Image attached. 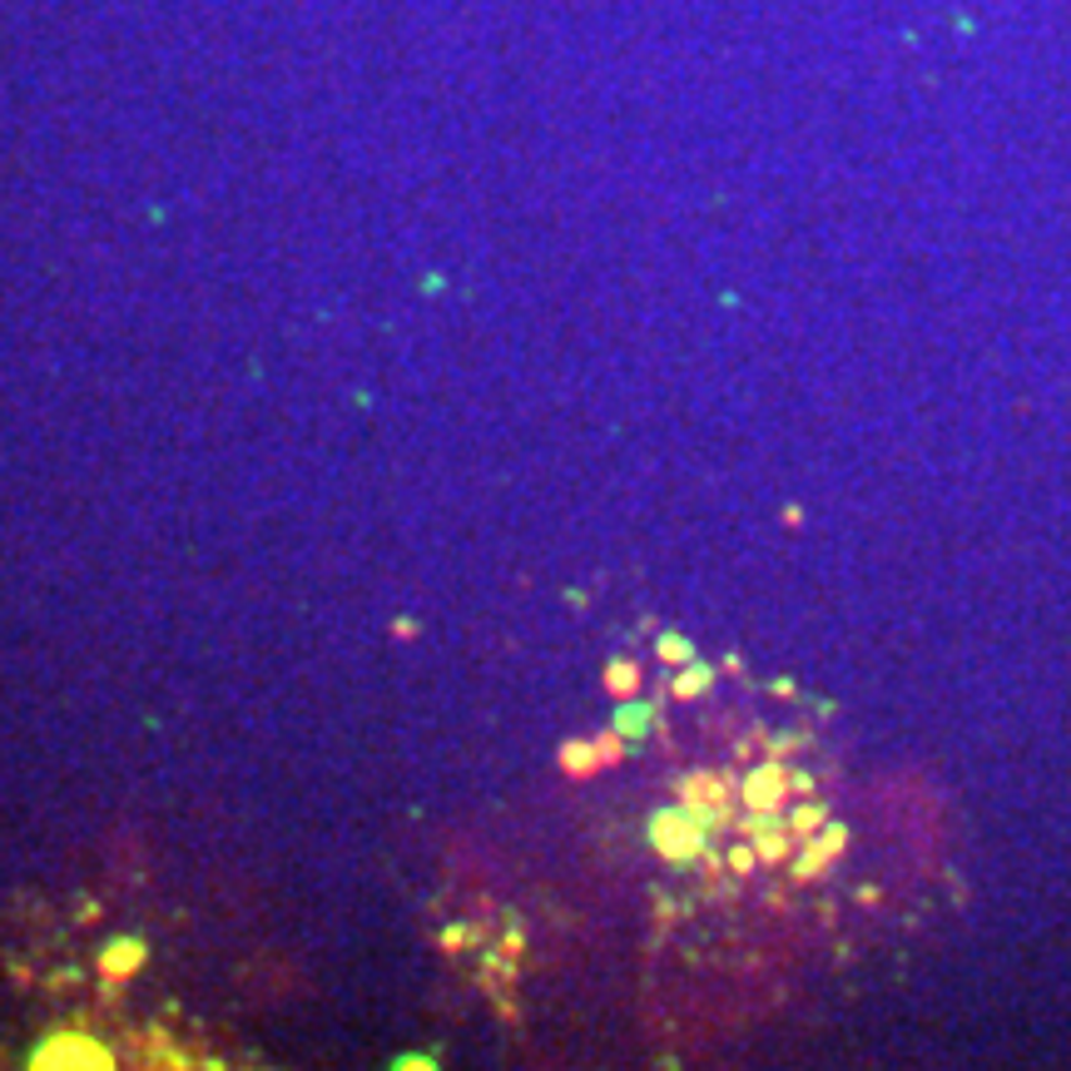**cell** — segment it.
Here are the masks:
<instances>
[{
  "instance_id": "cell-9",
  "label": "cell",
  "mask_w": 1071,
  "mask_h": 1071,
  "mask_svg": "<svg viewBox=\"0 0 1071 1071\" xmlns=\"http://www.w3.org/2000/svg\"><path fill=\"white\" fill-rule=\"evenodd\" d=\"M645 724H650V710H640V705H631V710H621V734H640Z\"/></svg>"
},
{
  "instance_id": "cell-1",
  "label": "cell",
  "mask_w": 1071,
  "mask_h": 1071,
  "mask_svg": "<svg viewBox=\"0 0 1071 1071\" xmlns=\"http://www.w3.org/2000/svg\"><path fill=\"white\" fill-rule=\"evenodd\" d=\"M655 844H660V854L670 858H689L699 844H705V829H699L695 809H675V813H660L655 819Z\"/></svg>"
},
{
  "instance_id": "cell-7",
  "label": "cell",
  "mask_w": 1071,
  "mask_h": 1071,
  "mask_svg": "<svg viewBox=\"0 0 1071 1071\" xmlns=\"http://www.w3.org/2000/svg\"><path fill=\"white\" fill-rule=\"evenodd\" d=\"M561 764L571 769V774H581V769H596V755H590L586 745H565L561 749Z\"/></svg>"
},
{
  "instance_id": "cell-8",
  "label": "cell",
  "mask_w": 1071,
  "mask_h": 1071,
  "mask_svg": "<svg viewBox=\"0 0 1071 1071\" xmlns=\"http://www.w3.org/2000/svg\"><path fill=\"white\" fill-rule=\"evenodd\" d=\"M705 685H710V670L699 665V670H689V675L680 680V685H675V695H680V699H689V695H699V689H705Z\"/></svg>"
},
{
  "instance_id": "cell-10",
  "label": "cell",
  "mask_w": 1071,
  "mask_h": 1071,
  "mask_svg": "<svg viewBox=\"0 0 1071 1071\" xmlns=\"http://www.w3.org/2000/svg\"><path fill=\"white\" fill-rule=\"evenodd\" d=\"M819 823H823V809H813V804H804V809L794 813V829H799V834H813Z\"/></svg>"
},
{
  "instance_id": "cell-12",
  "label": "cell",
  "mask_w": 1071,
  "mask_h": 1071,
  "mask_svg": "<svg viewBox=\"0 0 1071 1071\" xmlns=\"http://www.w3.org/2000/svg\"><path fill=\"white\" fill-rule=\"evenodd\" d=\"M759 848H764V858H784V838H764Z\"/></svg>"
},
{
  "instance_id": "cell-5",
  "label": "cell",
  "mask_w": 1071,
  "mask_h": 1071,
  "mask_svg": "<svg viewBox=\"0 0 1071 1071\" xmlns=\"http://www.w3.org/2000/svg\"><path fill=\"white\" fill-rule=\"evenodd\" d=\"M838 848H844V829H829L823 838H813V844H809V858L799 863V879H813V873H819L823 863H829V858L838 854Z\"/></svg>"
},
{
  "instance_id": "cell-2",
  "label": "cell",
  "mask_w": 1071,
  "mask_h": 1071,
  "mask_svg": "<svg viewBox=\"0 0 1071 1071\" xmlns=\"http://www.w3.org/2000/svg\"><path fill=\"white\" fill-rule=\"evenodd\" d=\"M35 1067H110V1051L90 1037H55L40 1047Z\"/></svg>"
},
{
  "instance_id": "cell-11",
  "label": "cell",
  "mask_w": 1071,
  "mask_h": 1071,
  "mask_svg": "<svg viewBox=\"0 0 1071 1071\" xmlns=\"http://www.w3.org/2000/svg\"><path fill=\"white\" fill-rule=\"evenodd\" d=\"M660 655H665V660H675V665H685V660H689V645L680 640V635H665V640H660Z\"/></svg>"
},
{
  "instance_id": "cell-4",
  "label": "cell",
  "mask_w": 1071,
  "mask_h": 1071,
  "mask_svg": "<svg viewBox=\"0 0 1071 1071\" xmlns=\"http://www.w3.org/2000/svg\"><path fill=\"white\" fill-rule=\"evenodd\" d=\"M779 794H784V774L779 769H759L755 779H749V789H745V799H749V809H774L779 804Z\"/></svg>"
},
{
  "instance_id": "cell-6",
  "label": "cell",
  "mask_w": 1071,
  "mask_h": 1071,
  "mask_svg": "<svg viewBox=\"0 0 1071 1071\" xmlns=\"http://www.w3.org/2000/svg\"><path fill=\"white\" fill-rule=\"evenodd\" d=\"M606 685L615 689V695H631V689L640 685V675H635V665H610L606 670Z\"/></svg>"
},
{
  "instance_id": "cell-3",
  "label": "cell",
  "mask_w": 1071,
  "mask_h": 1071,
  "mask_svg": "<svg viewBox=\"0 0 1071 1071\" xmlns=\"http://www.w3.org/2000/svg\"><path fill=\"white\" fill-rule=\"evenodd\" d=\"M145 958H149L145 943H135V937H120V943H114L100 962H104V972H110V977H129V968H139Z\"/></svg>"
}]
</instances>
